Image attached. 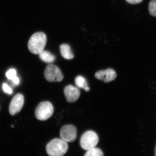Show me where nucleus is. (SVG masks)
Segmentation results:
<instances>
[{
    "label": "nucleus",
    "mask_w": 156,
    "mask_h": 156,
    "mask_svg": "<svg viewBox=\"0 0 156 156\" xmlns=\"http://www.w3.org/2000/svg\"><path fill=\"white\" fill-rule=\"evenodd\" d=\"M2 88L3 91L5 93L9 94H11L12 93V90L11 88L9 87V85L7 84H3Z\"/></svg>",
    "instance_id": "nucleus-16"
},
{
    "label": "nucleus",
    "mask_w": 156,
    "mask_h": 156,
    "mask_svg": "<svg viewBox=\"0 0 156 156\" xmlns=\"http://www.w3.org/2000/svg\"><path fill=\"white\" fill-rule=\"evenodd\" d=\"M99 141L98 135L92 131L85 132L81 136L80 144L81 147L85 150H89L95 147Z\"/></svg>",
    "instance_id": "nucleus-4"
},
{
    "label": "nucleus",
    "mask_w": 156,
    "mask_h": 156,
    "mask_svg": "<svg viewBox=\"0 0 156 156\" xmlns=\"http://www.w3.org/2000/svg\"><path fill=\"white\" fill-rule=\"evenodd\" d=\"M39 57L41 60L48 63H52L54 62L56 59V56L47 50H43L40 54Z\"/></svg>",
    "instance_id": "nucleus-11"
},
{
    "label": "nucleus",
    "mask_w": 156,
    "mask_h": 156,
    "mask_svg": "<svg viewBox=\"0 0 156 156\" xmlns=\"http://www.w3.org/2000/svg\"><path fill=\"white\" fill-rule=\"evenodd\" d=\"M68 145L63 140L55 138L48 143L46 151L49 156H63L67 152Z\"/></svg>",
    "instance_id": "nucleus-2"
},
{
    "label": "nucleus",
    "mask_w": 156,
    "mask_h": 156,
    "mask_svg": "<svg viewBox=\"0 0 156 156\" xmlns=\"http://www.w3.org/2000/svg\"><path fill=\"white\" fill-rule=\"evenodd\" d=\"M24 98L23 95L18 93L12 98L9 105V112L11 115H14L19 112L23 107Z\"/></svg>",
    "instance_id": "nucleus-7"
},
{
    "label": "nucleus",
    "mask_w": 156,
    "mask_h": 156,
    "mask_svg": "<svg viewBox=\"0 0 156 156\" xmlns=\"http://www.w3.org/2000/svg\"><path fill=\"white\" fill-rule=\"evenodd\" d=\"M149 12L151 15L156 17V0H152L148 6Z\"/></svg>",
    "instance_id": "nucleus-14"
},
{
    "label": "nucleus",
    "mask_w": 156,
    "mask_h": 156,
    "mask_svg": "<svg viewBox=\"0 0 156 156\" xmlns=\"http://www.w3.org/2000/svg\"><path fill=\"white\" fill-rule=\"evenodd\" d=\"M44 77L49 82H59L62 80L63 75L60 69L52 64L48 65L44 72Z\"/></svg>",
    "instance_id": "nucleus-5"
},
{
    "label": "nucleus",
    "mask_w": 156,
    "mask_h": 156,
    "mask_svg": "<svg viewBox=\"0 0 156 156\" xmlns=\"http://www.w3.org/2000/svg\"><path fill=\"white\" fill-rule=\"evenodd\" d=\"M84 156H104V154L100 149L94 147L87 151Z\"/></svg>",
    "instance_id": "nucleus-13"
},
{
    "label": "nucleus",
    "mask_w": 156,
    "mask_h": 156,
    "mask_svg": "<svg viewBox=\"0 0 156 156\" xmlns=\"http://www.w3.org/2000/svg\"><path fill=\"white\" fill-rule=\"evenodd\" d=\"M64 93L68 102L70 103L76 102L80 95V91L79 89L71 85L64 88Z\"/></svg>",
    "instance_id": "nucleus-9"
},
{
    "label": "nucleus",
    "mask_w": 156,
    "mask_h": 156,
    "mask_svg": "<svg viewBox=\"0 0 156 156\" xmlns=\"http://www.w3.org/2000/svg\"><path fill=\"white\" fill-rule=\"evenodd\" d=\"M46 34L42 32L34 34L28 42V48L30 53L39 54L44 50L47 44Z\"/></svg>",
    "instance_id": "nucleus-1"
},
{
    "label": "nucleus",
    "mask_w": 156,
    "mask_h": 156,
    "mask_svg": "<svg viewBox=\"0 0 156 156\" xmlns=\"http://www.w3.org/2000/svg\"><path fill=\"white\" fill-rule=\"evenodd\" d=\"M54 112L53 105L49 101H42L39 103L35 111V115L38 120L45 121L52 116Z\"/></svg>",
    "instance_id": "nucleus-3"
},
{
    "label": "nucleus",
    "mask_w": 156,
    "mask_h": 156,
    "mask_svg": "<svg viewBox=\"0 0 156 156\" xmlns=\"http://www.w3.org/2000/svg\"><path fill=\"white\" fill-rule=\"evenodd\" d=\"M85 90L86 92H89V90H90V88H89V87H86V88L85 89Z\"/></svg>",
    "instance_id": "nucleus-19"
},
{
    "label": "nucleus",
    "mask_w": 156,
    "mask_h": 156,
    "mask_svg": "<svg viewBox=\"0 0 156 156\" xmlns=\"http://www.w3.org/2000/svg\"><path fill=\"white\" fill-rule=\"evenodd\" d=\"M60 136L61 139L66 142H73L77 137L76 128L73 125H66L60 130Z\"/></svg>",
    "instance_id": "nucleus-6"
},
{
    "label": "nucleus",
    "mask_w": 156,
    "mask_h": 156,
    "mask_svg": "<svg viewBox=\"0 0 156 156\" xmlns=\"http://www.w3.org/2000/svg\"><path fill=\"white\" fill-rule=\"evenodd\" d=\"M6 76L9 80H12L13 79L17 76V72L14 69H11L6 73Z\"/></svg>",
    "instance_id": "nucleus-15"
},
{
    "label": "nucleus",
    "mask_w": 156,
    "mask_h": 156,
    "mask_svg": "<svg viewBox=\"0 0 156 156\" xmlns=\"http://www.w3.org/2000/svg\"><path fill=\"white\" fill-rule=\"evenodd\" d=\"M12 82L15 85H18L19 84L20 80L19 78L17 76L12 80Z\"/></svg>",
    "instance_id": "nucleus-18"
},
{
    "label": "nucleus",
    "mask_w": 156,
    "mask_h": 156,
    "mask_svg": "<svg viewBox=\"0 0 156 156\" xmlns=\"http://www.w3.org/2000/svg\"><path fill=\"white\" fill-rule=\"evenodd\" d=\"M95 76L98 80L108 83L114 80L116 78L117 74L114 70L110 68L97 72L95 73Z\"/></svg>",
    "instance_id": "nucleus-8"
},
{
    "label": "nucleus",
    "mask_w": 156,
    "mask_h": 156,
    "mask_svg": "<svg viewBox=\"0 0 156 156\" xmlns=\"http://www.w3.org/2000/svg\"><path fill=\"white\" fill-rule=\"evenodd\" d=\"M126 2L129 4L135 5V4H139L141 3L143 0H126Z\"/></svg>",
    "instance_id": "nucleus-17"
},
{
    "label": "nucleus",
    "mask_w": 156,
    "mask_h": 156,
    "mask_svg": "<svg viewBox=\"0 0 156 156\" xmlns=\"http://www.w3.org/2000/svg\"><path fill=\"white\" fill-rule=\"evenodd\" d=\"M154 154H155V156H156V146H155V148Z\"/></svg>",
    "instance_id": "nucleus-20"
},
{
    "label": "nucleus",
    "mask_w": 156,
    "mask_h": 156,
    "mask_svg": "<svg viewBox=\"0 0 156 156\" xmlns=\"http://www.w3.org/2000/svg\"><path fill=\"white\" fill-rule=\"evenodd\" d=\"M60 51L61 56L65 59H72L74 57L70 47L67 44H62L60 45Z\"/></svg>",
    "instance_id": "nucleus-10"
},
{
    "label": "nucleus",
    "mask_w": 156,
    "mask_h": 156,
    "mask_svg": "<svg viewBox=\"0 0 156 156\" xmlns=\"http://www.w3.org/2000/svg\"><path fill=\"white\" fill-rule=\"evenodd\" d=\"M75 83L76 87L79 88L85 89L88 87L87 80L84 77L81 76H78L76 78Z\"/></svg>",
    "instance_id": "nucleus-12"
}]
</instances>
